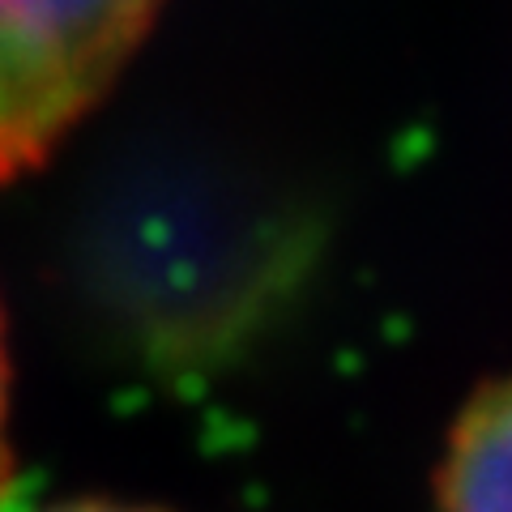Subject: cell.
<instances>
[{"mask_svg": "<svg viewBox=\"0 0 512 512\" xmlns=\"http://www.w3.org/2000/svg\"><path fill=\"white\" fill-rule=\"evenodd\" d=\"M158 13L163 0H0V184L107 99Z\"/></svg>", "mask_w": 512, "mask_h": 512, "instance_id": "6da1fadb", "label": "cell"}, {"mask_svg": "<svg viewBox=\"0 0 512 512\" xmlns=\"http://www.w3.org/2000/svg\"><path fill=\"white\" fill-rule=\"evenodd\" d=\"M440 512H512V372L487 380L448 431Z\"/></svg>", "mask_w": 512, "mask_h": 512, "instance_id": "7a4b0ae2", "label": "cell"}, {"mask_svg": "<svg viewBox=\"0 0 512 512\" xmlns=\"http://www.w3.org/2000/svg\"><path fill=\"white\" fill-rule=\"evenodd\" d=\"M13 483V440H9V350H5V320H0V500Z\"/></svg>", "mask_w": 512, "mask_h": 512, "instance_id": "3957f363", "label": "cell"}, {"mask_svg": "<svg viewBox=\"0 0 512 512\" xmlns=\"http://www.w3.org/2000/svg\"><path fill=\"white\" fill-rule=\"evenodd\" d=\"M39 512H154V508H137V504H116V500H69V504H52Z\"/></svg>", "mask_w": 512, "mask_h": 512, "instance_id": "277c9868", "label": "cell"}]
</instances>
